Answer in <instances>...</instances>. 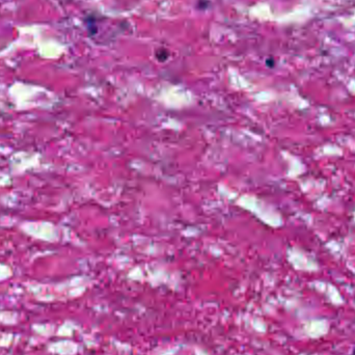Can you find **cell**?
<instances>
[]
</instances>
